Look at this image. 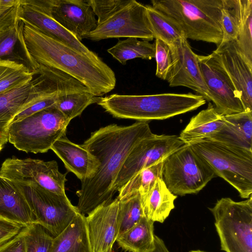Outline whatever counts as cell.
<instances>
[{"instance_id": "d4e9b609", "label": "cell", "mask_w": 252, "mask_h": 252, "mask_svg": "<svg viewBox=\"0 0 252 252\" xmlns=\"http://www.w3.org/2000/svg\"><path fill=\"white\" fill-rule=\"evenodd\" d=\"M50 252H92L84 215L79 213L54 237Z\"/></svg>"}, {"instance_id": "2e32d148", "label": "cell", "mask_w": 252, "mask_h": 252, "mask_svg": "<svg viewBox=\"0 0 252 252\" xmlns=\"http://www.w3.org/2000/svg\"><path fill=\"white\" fill-rule=\"evenodd\" d=\"M117 198L99 206L85 216L92 252H112L118 237Z\"/></svg>"}, {"instance_id": "7402d4cb", "label": "cell", "mask_w": 252, "mask_h": 252, "mask_svg": "<svg viewBox=\"0 0 252 252\" xmlns=\"http://www.w3.org/2000/svg\"><path fill=\"white\" fill-rule=\"evenodd\" d=\"M0 217L28 226L35 217L23 195L11 181L0 175Z\"/></svg>"}, {"instance_id": "5b68a950", "label": "cell", "mask_w": 252, "mask_h": 252, "mask_svg": "<svg viewBox=\"0 0 252 252\" xmlns=\"http://www.w3.org/2000/svg\"><path fill=\"white\" fill-rule=\"evenodd\" d=\"M190 145L216 175L234 188L242 198L252 196V152L210 140Z\"/></svg>"}, {"instance_id": "60d3db41", "label": "cell", "mask_w": 252, "mask_h": 252, "mask_svg": "<svg viewBox=\"0 0 252 252\" xmlns=\"http://www.w3.org/2000/svg\"><path fill=\"white\" fill-rule=\"evenodd\" d=\"M20 2L21 0H0V18Z\"/></svg>"}, {"instance_id": "d590c367", "label": "cell", "mask_w": 252, "mask_h": 252, "mask_svg": "<svg viewBox=\"0 0 252 252\" xmlns=\"http://www.w3.org/2000/svg\"><path fill=\"white\" fill-rule=\"evenodd\" d=\"M26 252H50L54 237L40 224L33 223L24 229Z\"/></svg>"}, {"instance_id": "e0dca14e", "label": "cell", "mask_w": 252, "mask_h": 252, "mask_svg": "<svg viewBox=\"0 0 252 252\" xmlns=\"http://www.w3.org/2000/svg\"><path fill=\"white\" fill-rule=\"evenodd\" d=\"M214 51L233 84L244 111H252V67L240 53L235 40L220 44Z\"/></svg>"}, {"instance_id": "ee69618b", "label": "cell", "mask_w": 252, "mask_h": 252, "mask_svg": "<svg viewBox=\"0 0 252 252\" xmlns=\"http://www.w3.org/2000/svg\"><path fill=\"white\" fill-rule=\"evenodd\" d=\"M2 148H3V145H2L0 143V151L2 149Z\"/></svg>"}, {"instance_id": "30bf717a", "label": "cell", "mask_w": 252, "mask_h": 252, "mask_svg": "<svg viewBox=\"0 0 252 252\" xmlns=\"http://www.w3.org/2000/svg\"><path fill=\"white\" fill-rule=\"evenodd\" d=\"M65 174L59 170L55 160L45 161L14 157L6 159L0 168V175L23 185L36 184L50 191L65 194Z\"/></svg>"}, {"instance_id": "d6986e66", "label": "cell", "mask_w": 252, "mask_h": 252, "mask_svg": "<svg viewBox=\"0 0 252 252\" xmlns=\"http://www.w3.org/2000/svg\"><path fill=\"white\" fill-rule=\"evenodd\" d=\"M51 149L65 168L81 181L92 177L99 166L98 160L94 156L81 145L71 142L65 135L56 141Z\"/></svg>"}, {"instance_id": "603a6c76", "label": "cell", "mask_w": 252, "mask_h": 252, "mask_svg": "<svg viewBox=\"0 0 252 252\" xmlns=\"http://www.w3.org/2000/svg\"><path fill=\"white\" fill-rule=\"evenodd\" d=\"M224 121V116L218 113L209 102L206 109L190 119L179 137L185 144L189 145L208 139L221 130Z\"/></svg>"}, {"instance_id": "6da1fadb", "label": "cell", "mask_w": 252, "mask_h": 252, "mask_svg": "<svg viewBox=\"0 0 252 252\" xmlns=\"http://www.w3.org/2000/svg\"><path fill=\"white\" fill-rule=\"evenodd\" d=\"M152 134L147 122L127 126L111 124L91 133L81 145L98 160L99 166L92 177L81 181L76 192L80 213L88 215L112 201L116 180L124 161L137 144Z\"/></svg>"}, {"instance_id": "b9f144b4", "label": "cell", "mask_w": 252, "mask_h": 252, "mask_svg": "<svg viewBox=\"0 0 252 252\" xmlns=\"http://www.w3.org/2000/svg\"><path fill=\"white\" fill-rule=\"evenodd\" d=\"M150 252H169L163 241L158 236H154V248Z\"/></svg>"}, {"instance_id": "e575fe53", "label": "cell", "mask_w": 252, "mask_h": 252, "mask_svg": "<svg viewBox=\"0 0 252 252\" xmlns=\"http://www.w3.org/2000/svg\"><path fill=\"white\" fill-rule=\"evenodd\" d=\"M222 3L221 24L223 38L220 44L236 40L239 23L238 0H222Z\"/></svg>"}, {"instance_id": "9a60e30c", "label": "cell", "mask_w": 252, "mask_h": 252, "mask_svg": "<svg viewBox=\"0 0 252 252\" xmlns=\"http://www.w3.org/2000/svg\"><path fill=\"white\" fill-rule=\"evenodd\" d=\"M169 47L171 63L166 80L169 85L190 88L206 100L211 101L199 66L197 55L192 50L187 39L182 38Z\"/></svg>"}, {"instance_id": "8992f818", "label": "cell", "mask_w": 252, "mask_h": 252, "mask_svg": "<svg viewBox=\"0 0 252 252\" xmlns=\"http://www.w3.org/2000/svg\"><path fill=\"white\" fill-rule=\"evenodd\" d=\"M70 121L54 106L12 122L8 128V141L26 153H45L65 135Z\"/></svg>"}, {"instance_id": "83f0119b", "label": "cell", "mask_w": 252, "mask_h": 252, "mask_svg": "<svg viewBox=\"0 0 252 252\" xmlns=\"http://www.w3.org/2000/svg\"><path fill=\"white\" fill-rule=\"evenodd\" d=\"M165 159L156 162L136 173L118 191L119 200L139 193L143 195L149 192L158 178H162Z\"/></svg>"}, {"instance_id": "7bdbcfd3", "label": "cell", "mask_w": 252, "mask_h": 252, "mask_svg": "<svg viewBox=\"0 0 252 252\" xmlns=\"http://www.w3.org/2000/svg\"><path fill=\"white\" fill-rule=\"evenodd\" d=\"M189 252H206L200 250L191 251Z\"/></svg>"}, {"instance_id": "cb8c5ba5", "label": "cell", "mask_w": 252, "mask_h": 252, "mask_svg": "<svg viewBox=\"0 0 252 252\" xmlns=\"http://www.w3.org/2000/svg\"><path fill=\"white\" fill-rule=\"evenodd\" d=\"M141 196L144 216L153 222L163 223L174 209L177 196L171 192L162 178L156 181L151 189Z\"/></svg>"}, {"instance_id": "7c38bea8", "label": "cell", "mask_w": 252, "mask_h": 252, "mask_svg": "<svg viewBox=\"0 0 252 252\" xmlns=\"http://www.w3.org/2000/svg\"><path fill=\"white\" fill-rule=\"evenodd\" d=\"M185 143L175 135L153 133L137 144L128 154L119 173L115 188L118 191L142 169L165 159Z\"/></svg>"}, {"instance_id": "ab89813d", "label": "cell", "mask_w": 252, "mask_h": 252, "mask_svg": "<svg viewBox=\"0 0 252 252\" xmlns=\"http://www.w3.org/2000/svg\"><path fill=\"white\" fill-rule=\"evenodd\" d=\"M24 229L19 235L1 247L0 252H26Z\"/></svg>"}, {"instance_id": "484cf974", "label": "cell", "mask_w": 252, "mask_h": 252, "mask_svg": "<svg viewBox=\"0 0 252 252\" xmlns=\"http://www.w3.org/2000/svg\"><path fill=\"white\" fill-rule=\"evenodd\" d=\"M32 81L25 86L0 93V143L3 145L8 141L9 126L27 99Z\"/></svg>"}, {"instance_id": "44dd1931", "label": "cell", "mask_w": 252, "mask_h": 252, "mask_svg": "<svg viewBox=\"0 0 252 252\" xmlns=\"http://www.w3.org/2000/svg\"><path fill=\"white\" fill-rule=\"evenodd\" d=\"M221 130L208 139L252 152V111L224 116Z\"/></svg>"}, {"instance_id": "f35d334b", "label": "cell", "mask_w": 252, "mask_h": 252, "mask_svg": "<svg viewBox=\"0 0 252 252\" xmlns=\"http://www.w3.org/2000/svg\"><path fill=\"white\" fill-rule=\"evenodd\" d=\"M25 227L0 217V248L19 235Z\"/></svg>"}, {"instance_id": "3957f363", "label": "cell", "mask_w": 252, "mask_h": 252, "mask_svg": "<svg viewBox=\"0 0 252 252\" xmlns=\"http://www.w3.org/2000/svg\"><path fill=\"white\" fill-rule=\"evenodd\" d=\"M206 101L201 95L191 93L150 95L114 94L98 97L96 103L114 117L148 122L193 111Z\"/></svg>"}, {"instance_id": "4316f807", "label": "cell", "mask_w": 252, "mask_h": 252, "mask_svg": "<svg viewBox=\"0 0 252 252\" xmlns=\"http://www.w3.org/2000/svg\"><path fill=\"white\" fill-rule=\"evenodd\" d=\"M154 223L145 216L133 227L119 236L116 242L129 252H150L154 248Z\"/></svg>"}, {"instance_id": "52a82bcc", "label": "cell", "mask_w": 252, "mask_h": 252, "mask_svg": "<svg viewBox=\"0 0 252 252\" xmlns=\"http://www.w3.org/2000/svg\"><path fill=\"white\" fill-rule=\"evenodd\" d=\"M209 209L215 219L221 250L252 252V196L238 202L221 198Z\"/></svg>"}, {"instance_id": "836d02e7", "label": "cell", "mask_w": 252, "mask_h": 252, "mask_svg": "<svg viewBox=\"0 0 252 252\" xmlns=\"http://www.w3.org/2000/svg\"><path fill=\"white\" fill-rule=\"evenodd\" d=\"M119 201L118 237L135 225L145 216L141 205V196L138 192Z\"/></svg>"}, {"instance_id": "8fae6325", "label": "cell", "mask_w": 252, "mask_h": 252, "mask_svg": "<svg viewBox=\"0 0 252 252\" xmlns=\"http://www.w3.org/2000/svg\"><path fill=\"white\" fill-rule=\"evenodd\" d=\"M120 37H134L148 41L154 38L145 5L135 0H130L125 6L98 24L85 38L96 41Z\"/></svg>"}, {"instance_id": "4dcf8cb0", "label": "cell", "mask_w": 252, "mask_h": 252, "mask_svg": "<svg viewBox=\"0 0 252 252\" xmlns=\"http://www.w3.org/2000/svg\"><path fill=\"white\" fill-rule=\"evenodd\" d=\"M34 75L22 63L0 59V93L26 85L32 81Z\"/></svg>"}, {"instance_id": "7a4b0ae2", "label": "cell", "mask_w": 252, "mask_h": 252, "mask_svg": "<svg viewBox=\"0 0 252 252\" xmlns=\"http://www.w3.org/2000/svg\"><path fill=\"white\" fill-rule=\"evenodd\" d=\"M24 24L23 35L27 48L38 64L68 74L97 97L115 88V73L99 57L88 56Z\"/></svg>"}, {"instance_id": "5bb4252c", "label": "cell", "mask_w": 252, "mask_h": 252, "mask_svg": "<svg viewBox=\"0 0 252 252\" xmlns=\"http://www.w3.org/2000/svg\"><path fill=\"white\" fill-rule=\"evenodd\" d=\"M54 20L78 40L94 31L97 21L91 6L84 0H36Z\"/></svg>"}, {"instance_id": "f1b7e54d", "label": "cell", "mask_w": 252, "mask_h": 252, "mask_svg": "<svg viewBox=\"0 0 252 252\" xmlns=\"http://www.w3.org/2000/svg\"><path fill=\"white\" fill-rule=\"evenodd\" d=\"M145 6L154 38L160 39L171 46L185 38L180 27L170 17L151 5Z\"/></svg>"}, {"instance_id": "74e56055", "label": "cell", "mask_w": 252, "mask_h": 252, "mask_svg": "<svg viewBox=\"0 0 252 252\" xmlns=\"http://www.w3.org/2000/svg\"><path fill=\"white\" fill-rule=\"evenodd\" d=\"M155 44V58L157 63L156 75L159 78L166 80L171 63L170 47L158 39H156Z\"/></svg>"}, {"instance_id": "ffe728a7", "label": "cell", "mask_w": 252, "mask_h": 252, "mask_svg": "<svg viewBox=\"0 0 252 252\" xmlns=\"http://www.w3.org/2000/svg\"><path fill=\"white\" fill-rule=\"evenodd\" d=\"M21 2L0 18V59L23 63L21 44L24 40V23L20 20Z\"/></svg>"}, {"instance_id": "f546056e", "label": "cell", "mask_w": 252, "mask_h": 252, "mask_svg": "<svg viewBox=\"0 0 252 252\" xmlns=\"http://www.w3.org/2000/svg\"><path fill=\"white\" fill-rule=\"evenodd\" d=\"M112 56L125 65L127 61L135 58L151 60L155 57V44L147 40L128 37L119 40L113 47L107 50Z\"/></svg>"}, {"instance_id": "8d00e7d4", "label": "cell", "mask_w": 252, "mask_h": 252, "mask_svg": "<svg viewBox=\"0 0 252 252\" xmlns=\"http://www.w3.org/2000/svg\"><path fill=\"white\" fill-rule=\"evenodd\" d=\"M87 1L97 18L98 24L127 4L130 0H87Z\"/></svg>"}, {"instance_id": "4fadbf2b", "label": "cell", "mask_w": 252, "mask_h": 252, "mask_svg": "<svg viewBox=\"0 0 252 252\" xmlns=\"http://www.w3.org/2000/svg\"><path fill=\"white\" fill-rule=\"evenodd\" d=\"M197 57L211 101L218 112L226 116L244 112L238 94L218 54L214 51L208 55Z\"/></svg>"}, {"instance_id": "277c9868", "label": "cell", "mask_w": 252, "mask_h": 252, "mask_svg": "<svg viewBox=\"0 0 252 252\" xmlns=\"http://www.w3.org/2000/svg\"><path fill=\"white\" fill-rule=\"evenodd\" d=\"M151 3L177 23L186 39L217 46L221 43L222 0H152Z\"/></svg>"}, {"instance_id": "1f68e13d", "label": "cell", "mask_w": 252, "mask_h": 252, "mask_svg": "<svg viewBox=\"0 0 252 252\" xmlns=\"http://www.w3.org/2000/svg\"><path fill=\"white\" fill-rule=\"evenodd\" d=\"M239 30L235 40L237 48L252 67V0H238Z\"/></svg>"}, {"instance_id": "ac0fdd59", "label": "cell", "mask_w": 252, "mask_h": 252, "mask_svg": "<svg viewBox=\"0 0 252 252\" xmlns=\"http://www.w3.org/2000/svg\"><path fill=\"white\" fill-rule=\"evenodd\" d=\"M20 20L43 33L56 38L88 56L99 57L54 20L36 0H22Z\"/></svg>"}, {"instance_id": "ba28073f", "label": "cell", "mask_w": 252, "mask_h": 252, "mask_svg": "<svg viewBox=\"0 0 252 252\" xmlns=\"http://www.w3.org/2000/svg\"><path fill=\"white\" fill-rule=\"evenodd\" d=\"M216 177L189 144H185L164 160L162 180L169 191L176 196L196 194Z\"/></svg>"}, {"instance_id": "9c48e42d", "label": "cell", "mask_w": 252, "mask_h": 252, "mask_svg": "<svg viewBox=\"0 0 252 252\" xmlns=\"http://www.w3.org/2000/svg\"><path fill=\"white\" fill-rule=\"evenodd\" d=\"M12 183L31 208L35 223L42 225L53 237L60 234L79 213L66 194H58L36 184Z\"/></svg>"}, {"instance_id": "d6a6232c", "label": "cell", "mask_w": 252, "mask_h": 252, "mask_svg": "<svg viewBox=\"0 0 252 252\" xmlns=\"http://www.w3.org/2000/svg\"><path fill=\"white\" fill-rule=\"evenodd\" d=\"M97 99V96L89 91L72 92L59 96L54 106L71 121L80 115L88 106L96 103Z\"/></svg>"}]
</instances>
